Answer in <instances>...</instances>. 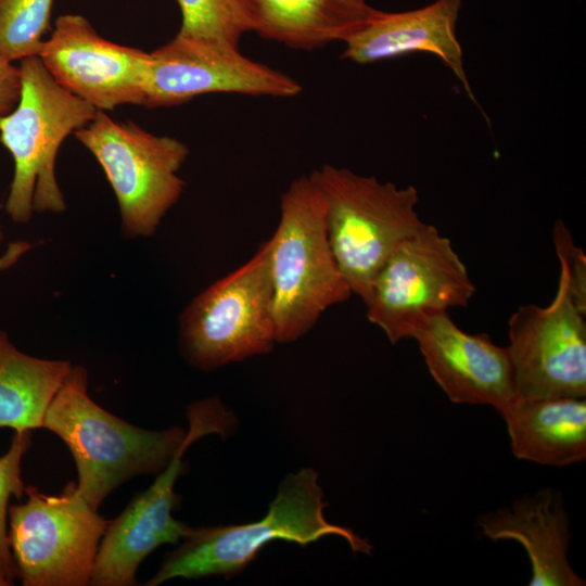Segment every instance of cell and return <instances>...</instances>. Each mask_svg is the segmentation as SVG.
<instances>
[{
    "mask_svg": "<svg viewBox=\"0 0 586 586\" xmlns=\"http://www.w3.org/2000/svg\"><path fill=\"white\" fill-rule=\"evenodd\" d=\"M20 73V100L0 117V141L14 161L5 212L15 222L26 224L34 212L65 209L55 177L59 149L99 110L61 87L38 55L21 60Z\"/></svg>",
    "mask_w": 586,
    "mask_h": 586,
    "instance_id": "5",
    "label": "cell"
},
{
    "mask_svg": "<svg viewBox=\"0 0 586 586\" xmlns=\"http://www.w3.org/2000/svg\"><path fill=\"white\" fill-rule=\"evenodd\" d=\"M182 15L177 36L208 44L239 49L246 27L237 0H176Z\"/></svg>",
    "mask_w": 586,
    "mask_h": 586,
    "instance_id": "21",
    "label": "cell"
},
{
    "mask_svg": "<svg viewBox=\"0 0 586 586\" xmlns=\"http://www.w3.org/2000/svg\"><path fill=\"white\" fill-rule=\"evenodd\" d=\"M326 506L317 472L302 469L283 480L263 519L239 525L190 527L180 546L166 553L160 570L145 585L155 586L176 577H230L277 539L306 546L323 536L337 535L354 552L371 555L372 546L366 539L326 520Z\"/></svg>",
    "mask_w": 586,
    "mask_h": 586,
    "instance_id": "2",
    "label": "cell"
},
{
    "mask_svg": "<svg viewBox=\"0 0 586 586\" xmlns=\"http://www.w3.org/2000/svg\"><path fill=\"white\" fill-rule=\"evenodd\" d=\"M13 584L14 583L8 578V576L4 574V572L0 568V586H9Z\"/></svg>",
    "mask_w": 586,
    "mask_h": 586,
    "instance_id": "25",
    "label": "cell"
},
{
    "mask_svg": "<svg viewBox=\"0 0 586 586\" xmlns=\"http://www.w3.org/2000/svg\"><path fill=\"white\" fill-rule=\"evenodd\" d=\"M72 367L21 352L0 330V429L42 428L46 409Z\"/></svg>",
    "mask_w": 586,
    "mask_h": 586,
    "instance_id": "19",
    "label": "cell"
},
{
    "mask_svg": "<svg viewBox=\"0 0 586 586\" xmlns=\"http://www.w3.org/2000/svg\"><path fill=\"white\" fill-rule=\"evenodd\" d=\"M38 56L61 87L97 110L143 105L150 53L104 39L81 15H61Z\"/></svg>",
    "mask_w": 586,
    "mask_h": 586,
    "instance_id": "13",
    "label": "cell"
},
{
    "mask_svg": "<svg viewBox=\"0 0 586 586\" xmlns=\"http://www.w3.org/2000/svg\"><path fill=\"white\" fill-rule=\"evenodd\" d=\"M247 31L296 50L344 42L375 10L366 0H237Z\"/></svg>",
    "mask_w": 586,
    "mask_h": 586,
    "instance_id": "17",
    "label": "cell"
},
{
    "mask_svg": "<svg viewBox=\"0 0 586 586\" xmlns=\"http://www.w3.org/2000/svg\"><path fill=\"white\" fill-rule=\"evenodd\" d=\"M474 293L451 241L425 224L390 256L364 303L368 320L396 344L429 317L467 306Z\"/></svg>",
    "mask_w": 586,
    "mask_h": 586,
    "instance_id": "9",
    "label": "cell"
},
{
    "mask_svg": "<svg viewBox=\"0 0 586 586\" xmlns=\"http://www.w3.org/2000/svg\"><path fill=\"white\" fill-rule=\"evenodd\" d=\"M231 413L217 398L192 404L188 409L187 438L154 483L137 494L124 511L107 521L99 545L89 585L132 586L140 563L163 544H177L190 527L173 517L179 501L174 491L186 464L188 447L207 434H225Z\"/></svg>",
    "mask_w": 586,
    "mask_h": 586,
    "instance_id": "10",
    "label": "cell"
},
{
    "mask_svg": "<svg viewBox=\"0 0 586 586\" xmlns=\"http://www.w3.org/2000/svg\"><path fill=\"white\" fill-rule=\"evenodd\" d=\"M8 512V537L24 586L89 584L107 521L68 483L59 495L25 486Z\"/></svg>",
    "mask_w": 586,
    "mask_h": 586,
    "instance_id": "8",
    "label": "cell"
},
{
    "mask_svg": "<svg viewBox=\"0 0 586 586\" xmlns=\"http://www.w3.org/2000/svg\"><path fill=\"white\" fill-rule=\"evenodd\" d=\"M514 457L565 467L586 459V399H521L500 413Z\"/></svg>",
    "mask_w": 586,
    "mask_h": 586,
    "instance_id": "18",
    "label": "cell"
},
{
    "mask_svg": "<svg viewBox=\"0 0 586 586\" xmlns=\"http://www.w3.org/2000/svg\"><path fill=\"white\" fill-rule=\"evenodd\" d=\"M553 244L560 263L561 280L573 298L586 307V257L563 221L553 225Z\"/></svg>",
    "mask_w": 586,
    "mask_h": 586,
    "instance_id": "23",
    "label": "cell"
},
{
    "mask_svg": "<svg viewBox=\"0 0 586 586\" xmlns=\"http://www.w3.org/2000/svg\"><path fill=\"white\" fill-rule=\"evenodd\" d=\"M269 242L276 340L290 343L353 294L330 245L323 196L310 176L294 179L281 195Z\"/></svg>",
    "mask_w": 586,
    "mask_h": 586,
    "instance_id": "3",
    "label": "cell"
},
{
    "mask_svg": "<svg viewBox=\"0 0 586 586\" xmlns=\"http://www.w3.org/2000/svg\"><path fill=\"white\" fill-rule=\"evenodd\" d=\"M586 307L559 280L548 306H520L508 321L519 398L586 397Z\"/></svg>",
    "mask_w": 586,
    "mask_h": 586,
    "instance_id": "11",
    "label": "cell"
},
{
    "mask_svg": "<svg viewBox=\"0 0 586 586\" xmlns=\"http://www.w3.org/2000/svg\"><path fill=\"white\" fill-rule=\"evenodd\" d=\"M461 4L462 0H436L405 12L375 10L370 20L344 41L342 58L370 64L413 52L431 53L450 68L475 102L456 35Z\"/></svg>",
    "mask_w": 586,
    "mask_h": 586,
    "instance_id": "15",
    "label": "cell"
},
{
    "mask_svg": "<svg viewBox=\"0 0 586 586\" xmlns=\"http://www.w3.org/2000/svg\"><path fill=\"white\" fill-rule=\"evenodd\" d=\"M309 176L324 200L336 263L352 293L365 302L390 256L425 225L416 209L418 190L328 164Z\"/></svg>",
    "mask_w": 586,
    "mask_h": 586,
    "instance_id": "4",
    "label": "cell"
},
{
    "mask_svg": "<svg viewBox=\"0 0 586 586\" xmlns=\"http://www.w3.org/2000/svg\"><path fill=\"white\" fill-rule=\"evenodd\" d=\"M21 88L20 67L0 58V117L9 114L16 106Z\"/></svg>",
    "mask_w": 586,
    "mask_h": 586,
    "instance_id": "24",
    "label": "cell"
},
{
    "mask_svg": "<svg viewBox=\"0 0 586 586\" xmlns=\"http://www.w3.org/2000/svg\"><path fill=\"white\" fill-rule=\"evenodd\" d=\"M493 542L514 540L523 546L532 565L531 586H584L568 559L569 519L561 497L545 488L477 521Z\"/></svg>",
    "mask_w": 586,
    "mask_h": 586,
    "instance_id": "16",
    "label": "cell"
},
{
    "mask_svg": "<svg viewBox=\"0 0 586 586\" xmlns=\"http://www.w3.org/2000/svg\"><path fill=\"white\" fill-rule=\"evenodd\" d=\"M291 76L243 55L239 49L175 36L150 53L143 106H174L207 93L291 98Z\"/></svg>",
    "mask_w": 586,
    "mask_h": 586,
    "instance_id": "12",
    "label": "cell"
},
{
    "mask_svg": "<svg viewBox=\"0 0 586 586\" xmlns=\"http://www.w3.org/2000/svg\"><path fill=\"white\" fill-rule=\"evenodd\" d=\"M74 135L103 168L126 235H152L183 191L178 171L189 154L188 146L132 122H115L100 110Z\"/></svg>",
    "mask_w": 586,
    "mask_h": 586,
    "instance_id": "7",
    "label": "cell"
},
{
    "mask_svg": "<svg viewBox=\"0 0 586 586\" xmlns=\"http://www.w3.org/2000/svg\"><path fill=\"white\" fill-rule=\"evenodd\" d=\"M31 445V431L14 432L7 453L0 456V568L10 581L17 576L8 537L9 501L25 494L22 459ZM14 583V582H13Z\"/></svg>",
    "mask_w": 586,
    "mask_h": 586,
    "instance_id": "22",
    "label": "cell"
},
{
    "mask_svg": "<svg viewBox=\"0 0 586 586\" xmlns=\"http://www.w3.org/2000/svg\"><path fill=\"white\" fill-rule=\"evenodd\" d=\"M53 0H0V58L38 55L50 29Z\"/></svg>",
    "mask_w": 586,
    "mask_h": 586,
    "instance_id": "20",
    "label": "cell"
},
{
    "mask_svg": "<svg viewBox=\"0 0 586 586\" xmlns=\"http://www.w3.org/2000/svg\"><path fill=\"white\" fill-rule=\"evenodd\" d=\"M411 339L450 402L488 405L500 415L519 399L507 346L496 345L486 333L464 332L448 311L429 317Z\"/></svg>",
    "mask_w": 586,
    "mask_h": 586,
    "instance_id": "14",
    "label": "cell"
},
{
    "mask_svg": "<svg viewBox=\"0 0 586 586\" xmlns=\"http://www.w3.org/2000/svg\"><path fill=\"white\" fill-rule=\"evenodd\" d=\"M3 239H4V235H3L2 230H1V228H0V243H1V241H2Z\"/></svg>",
    "mask_w": 586,
    "mask_h": 586,
    "instance_id": "26",
    "label": "cell"
},
{
    "mask_svg": "<svg viewBox=\"0 0 586 586\" xmlns=\"http://www.w3.org/2000/svg\"><path fill=\"white\" fill-rule=\"evenodd\" d=\"M42 428L69 449L77 488L95 509L127 480L163 471L187 438L178 426L151 431L106 411L88 394V374L73 366L49 403Z\"/></svg>",
    "mask_w": 586,
    "mask_h": 586,
    "instance_id": "1",
    "label": "cell"
},
{
    "mask_svg": "<svg viewBox=\"0 0 586 586\" xmlns=\"http://www.w3.org/2000/svg\"><path fill=\"white\" fill-rule=\"evenodd\" d=\"M187 361L204 371L269 353L276 340L270 242L196 295L179 320Z\"/></svg>",
    "mask_w": 586,
    "mask_h": 586,
    "instance_id": "6",
    "label": "cell"
}]
</instances>
